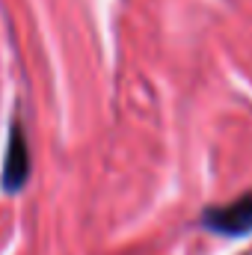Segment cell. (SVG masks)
<instances>
[{"mask_svg": "<svg viewBox=\"0 0 252 255\" xmlns=\"http://www.w3.org/2000/svg\"><path fill=\"white\" fill-rule=\"evenodd\" d=\"M247 255H250V253H247Z\"/></svg>", "mask_w": 252, "mask_h": 255, "instance_id": "cell-3", "label": "cell"}, {"mask_svg": "<svg viewBox=\"0 0 252 255\" xmlns=\"http://www.w3.org/2000/svg\"><path fill=\"white\" fill-rule=\"evenodd\" d=\"M202 226L214 235L223 238H244L252 232V190L226 202V205H211L202 214Z\"/></svg>", "mask_w": 252, "mask_h": 255, "instance_id": "cell-1", "label": "cell"}, {"mask_svg": "<svg viewBox=\"0 0 252 255\" xmlns=\"http://www.w3.org/2000/svg\"><path fill=\"white\" fill-rule=\"evenodd\" d=\"M30 169H33V163H30L27 133H24V128H21L18 119H12V125H9V142H6V160H3V178H0L3 190L18 193L27 184Z\"/></svg>", "mask_w": 252, "mask_h": 255, "instance_id": "cell-2", "label": "cell"}]
</instances>
